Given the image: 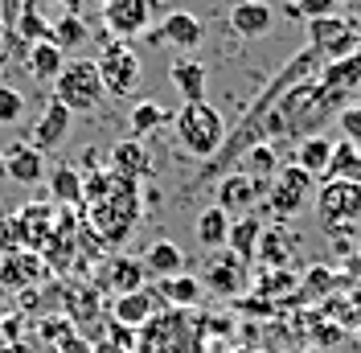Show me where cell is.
<instances>
[{
  "mask_svg": "<svg viewBox=\"0 0 361 353\" xmlns=\"http://www.w3.org/2000/svg\"><path fill=\"white\" fill-rule=\"evenodd\" d=\"M87 21L78 17V13H62L58 21L49 25V42L58 45V49H78V45L87 42Z\"/></svg>",
  "mask_w": 361,
  "mask_h": 353,
  "instance_id": "1f68e13d",
  "label": "cell"
},
{
  "mask_svg": "<svg viewBox=\"0 0 361 353\" xmlns=\"http://www.w3.org/2000/svg\"><path fill=\"white\" fill-rule=\"evenodd\" d=\"M271 25H275V8L267 0H238L230 8V29L238 37H263V33H271Z\"/></svg>",
  "mask_w": 361,
  "mask_h": 353,
  "instance_id": "ac0fdd59",
  "label": "cell"
},
{
  "mask_svg": "<svg viewBox=\"0 0 361 353\" xmlns=\"http://www.w3.org/2000/svg\"><path fill=\"white\" fill-rule=\"evenodd\" d=\"M247 271L250 263L247 259H238L234 251H214L209 255V263H205V275H202V287H209V292H218V296H234L238 287L247 284Z\"/></svg>",
  "mask_w": 361,
  "mask_h": 353,
  "instance_id": "4fadbf2b",
  "label": "cell"
},
{
  "mask_svg": "<svg viewBox=\"0 0 361 353\" xmlns=\"http://www.w3.org/2000/svg\"><path fill=\"white\" fill-rule=\"evenodd\" d=\"M312 185H316V181L304 173V169L288 164V169H279V173L267 181V193H263V201H267V210L279 222H288V218H295V214L312 201Z\"/></svg>",
  "mask_w": 361,
  "mask_h": 353,
  "instance_id": "8992f818",
  "label": "cell"
},
{
  "mask_svg": "<svg viewBox=\"0 0 361 353\" xmlns=\"http://www.w3.org/2000/svg\"><path fill=\"white\" fill-rule=\"evenodd\" d=\"M230 214H226L222 205H205L202 214H197V222H193V234H197V243L205 246V251H222L226 239H230Z\"/></svg>",
  "mask_w": 361,
  "mask_h": 353,
  "instance_id": "484cf974",
  "label": "cell"
},
{
  "mask_svg": "<svg viewBox=\"0 0 361 353\" xmlns=\"http://www.w3.org/2000/svg\"><path fill=\"white\" fill-rule=\"evenodd\" d=\"M0 353H29V341H0Z\"/></svg>",
  "mask_w": 361,
  "mask_h": 353,
  "instance_id": "60d3db41",
  "label": "cell"
},
{
  "mask_svg": "<svg viewBox=\"0 0 361 353\" xmlns=\"http://www.w3.org/2000/svg\"><path fill=\"white\" fill-rule=\"evenodd\" d=\"M320 87L329 90V95H345V90L361 87V49L357 54H349V58H337V62H324L320 70Z\"/></svg>",
  "mask_w": 361,
  "mask_h": 353,
  "instance_id": "d4e9b609",
  "label": "cell"
},
{
  "mask_svg": "<svg viewBox=\"0 0 361 353\" xmlns=\"http://www.w3.org/2000/svg\"><path fill=\"white\" fill-rule=\"evenodd\" d=\"M337 4H349V0H337Z\"/></svg>",
  "mask_w": 361,
  "mask_h": 353,
  "instance_id": "7bdbcfd3",
  "label": "cell"
},
{
  "mask_svg": "<svg viewBox=\"0 0 361 353\" xmlns=\"http://www.w3.org/2000/svg\"><path fill=\"white\" fill-rule=\"evenodd\" d=\"M148 42L173 45L180 54H193V49L205 42V25H202V17H193V13H185V8H173V13L160 17L157 29H148Z\"/></svg>",
  "mask_w": 361,
  "mask_h": 353,
  "instance_id": "30bf717a",
  "label": "cell"
},
{
  "mask_svg": "<svg viewBox=\"0 0 361 353\" xmlns=\"http://www.w3.org/2000/svg\"><path fill=\"white\" fill-rule=\"evenodd\" d=\"M140 181H128V176H115L111 193L99 201H90L87 214H90V230L99 234V243L107 246H123L132 239L135 222H140Z\"/></svg>",
  "mask_w": 361,
  "mask_h": 353,
  "instance_id": "7a4b0ae2",
  "label": "cell"
},
{
  "mask_svg": "<svg viewBox=\"0 0 361 353\" xmlns=\"http://www.w3.org/2000/svg\"><path fill=\"white\" fill-rule=\"evenodd\" d=\"M54 353H94L90 349V337H78V333H66L58 345H54Z\"/></svg>",
  "mask_w": 361,
  "mask_h": 353,
  "instance_id": "f35d334b",
  "label": "cell"
},
{
  "mask_svg": "<svg viewBox=\"0 0 361 353\" xmlns=\"http://www.w3.org/2000/svg\"><path fill=\"white\" fill-rule=\"evenodd\" d=\"M25 70L37 78V83H54L58 74H62V66H66V49H58V45L49 42V37H42V42L25 45Z\"/></svg>",
  "mask_w": 361,
  "mask_h": 353,
  "instance_id": "d6986e66",
  "label": "cell"
},
{
  "mask_svg": "<svg viewBox=\"0 0 361 353\" xmlns=\"http://www.w3.org/2000/svg\"><path fill=\"white\" fill-rule=\"evenodd\" d=\"M292 246H295V239H283V230H263V239L255 246V259L275 271V267H283L292 259Z\"/></svg>",
  "mask_w": 361,
  "mask_h": 353,
  "instance_id": "f546056e",
  "label": "cell"
},
{
  "mask_svg": "<svg viewBox=\"0 0 361 353\" xmlns=\"http://www.w3.org/2000/svg\"><path fill=\"white\" fill-rule=\"evenodd\" d=\"M164 309L157 296V287H135V292H123V296H115L111 300V321L115 325H123V329H140V325H148L157 312Z\"/></svg>",
  "mask_w": 361,
  "mask_h": 353,
  "instance_id": "5bb4252c",
  "label": "cell"
},
{
  "mask_svg": "<svg viewBox=\"0 0 361 353\" xmlns=\"http://www.w3.org/2000/svg\"><path fill=\"white\" fill-rule=\"evenodd\" d=\"M263 193H267V181H255L247 173H230L218 181V201L214 205H222L230 218H243L263 201Z\"/></svg>",
  "mask_w": 361,
  "mask_h": 353,
  "instance_id": "7c38bea8",
  "label": "cell"
},
{
  "mask_svg": "<svg viewBox=\"0 0 361 353\" xmlns=\"http://www.w3.org/2000/svg\"><path fill=\"white\" fill-rule=\"evenodd\" d=\"M94 66H99L103 90H107V95H115V99H128V95H135V87H140V74H144V66H140V54H135L128 42H119V37L99 49Z\"/></svg>",
  "mask_w": 361,
  "mask_h": 353,
  "instance_id": "5b68a950",
  "label": "cell"
},
{
  "mask_svg": "<svg viewBox=\"0 0 361 353\" xmlns=\"http://www.w3.org/2000/svg\"><path fill=\"white\" fill-rule=\"evenodd\" d=\"M308 45L324 62H337V58H349L361 49V37L353 33V25L345 17H320V21H308Z\"/></svg>",
  "mask_w": 361,
  "mask_h": 353,
  "instance_id": "9c48e42d",
  "label": "cell"
},
{
  "mask_svg": "<svg viewBox=\"0 0 361 353\" xmlns=\"http://www.w3.org/2000/svg\"><path fill=\"white\" fill-rule=\"evenodd\" d=\"M49 198L58 201V205H82V173L78 169H54L49 173Z\"/></svg>",
  "mask_w": 361,
  "mask_h": 353,
  "instance_id": "f1b7e54d",
  "label": "cell"
},
{
  "mask_svg": "<svg viewBox=\"0 0 361 353\" xmlns=\"http://www.w3.org/2000/svg\"><path fill=\"white\" fill-rule=\"evenodd\" d=\"M329 160H333V140L329 136H304L300 140V152H295V169H304V173L312 176V181H320V176H329Z\"/></svg>",
  "mask_w": 361,
  "mask_h": 353,
  "instance_id": "cb8c5ba5",
  "label": "cell"
},
{
  "mask_svg": "<svg viewBox=\"0 0 361 353\" xmlns=\"http://www.w3.org/2000/svg\"><path fill=\"white\" fill-rule=\"evenodd\" d=\"M0 337H4V341H25V316L21 312H8V316L0 321Z\"/></svg>",
  "mask_w": 361,
  "mask_h": 353,
  "instance_id": "74e56055",
  "label": "cell"
},
{
  "mask_svg": "<svg viewBox=\"0 0 361 353\" xmlns=\"http://www.w3.org/2000/svg\"><path fill=\"white\" fill-rule=\"evenodd\" d=\"M173 128H177L180 148L189 156H197V160H209L226 140L222 111L214 107V103H205V99L202 103H180V111L173 115Z\"/></svg>",
  "mask_w": 361,
  "mask_h": 353,
  "instance_id": "3957f363",
  "label": "cell"
},
{
  "mask_svg": "<svg viewBox=\"0 0 361 353\" xmlns=\"http://www.w3.org/2000/svg\"><path fill=\"white\" fill-rule=\"evenodd\" d=\"M209 333H205V312L197 309H160L148 325L135 329L132 353H205Z\"/></svg>",
  "mask_w": 361,
  "mask_h": 353,
  "instance_id": "6da1fadb",
  "label": "cell"
},
{
  "mask_svg": "<svg viewBox=\"0 0 361 353\" xmlns=\"http://www.w3.org/2000/svg\"><path fill=\"white\" fill-rule=\"evenodd\" d=\"M259 239H263V218L250 210V214H243V218L230 222V239H226V251H234L238 259H255V246H259Z\"/></svg>",
  "mask_w": 361,
  "mask_h": 353,
  "instance_id": "4316f807",
  "label": "cell"
},
{
  "mask_svg": "<svg viewBox=\"0 0 361 353\" xmlns=\"http://www.w3.org/2000/svg\"><path fill=\"white\" fill-rule=\"evenodd\" d=\"M45 275H49V263H45V255H37V251L13 246V251L0 255V284L8 287V292H33Z\"/></svg>",
  "mask_w": 361,
  "mask_h": 353,
  "instance_id": "8fae6325",
  "label": "cell"
},
{
  "mask_svg": "<svg viewBox=\"0 0 361 353\" xmlns=\"http://www.w3.org/2000/svg\"><path fill=\"white\" fill-rule=\"evenodd\" d=\"M169 78H173V87L180 90L185 103H202L205 99V87H209L205 62H197V58H177V62L169 66Z\"/></svg>",
  "mask_w": 361,
  "mask_h": 353,
  "instance_id": "7402d4cb",
  "label": "cell"
},
{
  "mask_svg": "<svg viewBox=\"0 0 361 353\" xmlns=\"http://www.w3.org/2000/svg\"><path fill=\"white\" fill-rule=\"evenodd\" d=\"M337 124L345 128V140L361 148V103H357V107H345V111H341V115H337Z\"/></svg>",
  "mask_w": 361,
  "mask_h": 353,
  "instance_id": "8d00e7d4",
  "label": "cell"
},
{
  "mask_svg": "<svg viewBox=\"0 0 361 353\" xmlns=\"http://www.w3.org/2000/svg\"><path fill=\"white\" fill-rule=\"evenodd\" d=\"M144 275H152V280H169V275H180L185 271V251L177 243H169V239H157V243L144 251Z\"/></svg>",
  "mask_w": 361,
  "mask_h": 353,
  "instance_id": "603a6c76",
  "label": "cell"
},
{
  "mask_svg": "<svg viewBox=\"0 0 361 353\" xmlns=\"http://www.w3.org/2000/svg\"><path fill=\"white\" fill-rule=\"evenodd\" d=\"M157 296L164 309H197L205 296V287L197 275H189V271H180V275H169V280H160L157 284Z\"/></svg>",
  "mask_w": 361,
  "mask_h": 353,
  "instance_id": "44dd1931",
  "label": "cell"
},
{
  "mask_svg": "<svg viewBox=\"0 0 361 353\" xmlns=\"http://www.w3.org/2000/svg\"><path fill=\"white\" fill-rule=\"evenodd\" d=\"M316 210H320V218H324L329 230L349 226V222H361V185L324 176V185H320V193H316Z\"/></svg>",
  "mask_w": 361,
  "mask_h": 353,
  "instance_id": "ba28073f",
  "label": "cell"
},
{
  "mask_svg": "<svg viewBox=\"0 0 361 353\" xmlns=\"http://www.w3.org/2000/svg\"><path fill=\"white\" fill-rule=\"evenodd\" d=\"M288 17L295 21H320V17H337V0H295L288 4Z\"/></svg>",
  "mask_w": 361,
  "mask_h": 353,
  "instance_id": "836d02e7",
  "label": "cell"
},
{
  "mask_svg": "<svg viewBox=\"0 0 361 353\" xmlns=\"http://www.w3.org/2000/svg\"><path fill=\"white\" fill-rule=\"evenodd\" d=\"M54 99L70 111V115H94L103 107L107 90H103V78H99V66L90 58H74L62 66V74L54 78Z\"/></svg>",
  "mask_w": 361,
  "mask_h": 353,
  "instance_id": "277c9868",
  "label": "cell"
},
{
  "mask_svg": "<svg viewBox=\"0 0 361 353\" xmlns=\"http://www.w3.org/2000/svg\"><path fill=\"white\" fill-rule=\"evenodd\" d=\"M8 312H13V292H8V287L0 284V321H4Z\"/></svg>",
  "mask_w": 361,
  "mask_h": 353,
  "instance_id": "ab89813d",
  "label": "cell"
},
{
  "mask_svg": "<svg viewBox=\"0 0 361 353\" xmlns=\"http://www.w3.org/2000/svg\"><path fill=\"white\" fill-rule=\"evenodd\" d=\"M70 124H74V115H70L58 99H49L45 103V111H42V119L33 124V148H42V152H54L62 140H66V132H70Z\"/></svg>",
  "mask_w": 361,
  "mask_h": 353,
  "instance_id": "e0dca14e",
  "label": "cell"
},
{
  "mask_svg": "<svg viewBox=\"0 0 361 353\" xmlns=\"http://www.w3.org/2000/svg\"><path fill=\"white\" fill-rule=\"evenodd\" d=\"M4 176L17 181V185H37L45 176V152L33 148L29 140L8 144V148H4Z\"/></svg>",
  "mask_w": 361,
  "mask_h": 353,
  "instance_id": "2e32d148",
  "label": "cell"
},
{
  "mask_svg": "<svg viewBox=\"0 0 361 353\" xmlns=\"http://www.w3.org/2000/svg\"><path fill=\"white\" fill-rule=\"evenodd\" d=\"M21 115H25V95L8 83H0V128L21 124Z\"/></svg>",
  "mask_w": 361,
  "mask_h": 353,
  "instance_id": "e575fe53",
  "label": "cell"
},
{
  "mask_svg": "<svg viewBox=\"0 0 361 353\" xmlns=\"http://www.w3.org/2000/svg\"><path fill=\"white\" fill-rule=\"evenodd\" d=\"M0 181H4V148H0Z\"/></svg>",
  "mask_w": 361,
  "mask_h": 353,
  "instance_id": "b9f144b4",
  "label": "cell"
},
{
  "mask_svg": "<svg viewBox=\"0 0 361 353\" xmlns=\"http://www.w3.org/2000/svg\"><path fill=\"white\" fill-rule=\"evenodd\" d=\"M17 49H25V42L4 21H0V74L8 70V62H13V58H17Z\"/></svg>",
  "mask_w": 361,
  "mask_h": 353,
  "instance_id": "d590c367",
  "label": "cell"
},
{
  "mask_svg": "<svg viewBox=\"0 0 361 353\" xmlns=\"http://www.w3.org/2000/svg\"><path fill=\"white\" fill-rule=\"evenodd\" d=\"M164 119H173L169 111L160 107L157 99H144V103H135L132 115H128V128H132V140H140V136H148V132H157Z\"/></svg>",
  "mask_w": 361,
  "mask_h": 353,
  "instance_id": "d6a6232c",
  "label": "cell"
},
{
  "mask_svg": "<svg viewBox=\"0 0 361 353\" xmlns=\"http://www.w3.org/2000/svg\"><path fill=\"white\" fill-rule=\"evenodd\" d=\"M111 173L115 176H128V181H144V176H152V156L148 148L140 144V140H119L111 148Z\"/></svg>",
  "mask_w": 361,
  "mask_h": 353,
  "instance_id": "ffe728a7",
  "label": "cell"
},
{
  "mask_svg": "<svg viewBox=\"0 0 361 353\" xmlns=\"http://www.w3.org/2000/svg\"><path fill=\"white\" fill-rule=\"evenodd\" d=\"M160 13H164L160 0H103V25L119 42H132L140 33H148L152 17H160Z\"/></svg>",
  "mask_w": 361,
  "mask_h": 353,
  "instance_id": "52a82bcc",
  "label": "cell"
},
{
  "mask_svg": "<svg viewBox=\"0 0 361 353\" xmlns=\"http://www.w3.org/2000/svg\"><path fill=\"white\" fill-rule=\"evenodd\" d=\"M238 173L255 176V181H271V176L279 173V152H275V144H271V140L250 144L247 152H243V169H238Z\"/></svg>",
  "mask_w": 361,
  "mask_h": 353,
  "instance_id": "83f0119b",
  "label": "cell"
},
{
  "mask_svg": "<svg viewBox=\"0 0 361 353\" xmlns=\"http://www.w3.org/2000/svg\"><path fill=\"white\" fill-rule=\"evenodd\" d=\"M329 176H337V181H353V185H361V148H357V144H349V140H341V144H333Z\"/></svg>",
  "mask_w": 361,
  "mask_h": 353,
  "instance_id": "4dcf8cb0",
  "label": "cell"
},
{
  "mask_svg": "<svg viewBox=\"0 0 361 353\" xmlns=\"http://www.w3.org/2000/svg\"><path fill=\"white\" fill-rule=\"evenodd\" d=\"M144 263L132 259V255H111V259H103V267L94 271V292H115V296H123V292H135V287H144Z\"/></svg>",
  "mask_w": 361,
  "mask_h": 353,
  "instance_id": "9a60e30c",
  "label": "cell"
}]
</instances>
